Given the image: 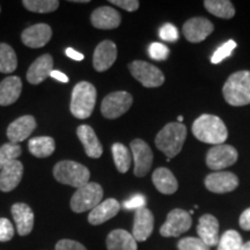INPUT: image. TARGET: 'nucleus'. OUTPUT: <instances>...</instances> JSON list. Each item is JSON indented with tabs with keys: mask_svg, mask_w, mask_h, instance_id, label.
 I'll list each match as a JSON object with an SVG mask.
<instances>
[{
	"mask_svg": "<svg viewBox=\"0 0 250 250\" xmlns=\"http://www.w3.org/2000/svg\"><path fill=\"white\" fill-rule=\"evenodd\" d=\"M192 133L205 144L221 145L228 138L227 127L223 120L214 115H201L192 124Z\"/></svg>",
	"mask_w": 250,
	"mask_h": 250,
	"instance_id": "nucleus-1",
	"label": "nucleus"
},
{
	"mask_svg": "<svg viewBox=\"0 0 250 250\" xmlns=\"http://www.w3.org/2000/svg\"><path fill=\"white\" fill-rule=\"evenodd\" d=\"M187 139L186 125L173 122L165 125L155 137V146L165 153L168 159L174 158L182 151L183 144Z\"/></svg>",
	"mask_w": 250,
	"mask_h": 250,
	"instance_id": "nucleus-2",
	"label": "nucleus"
},
{
	"mask_svg": "<svg viewBox=\"0 0 250 250\" xmlns=\"http://www.w3.org/2000/svg\"><path fill=\"white\" fill-rule=\"evenodd\" d=\"M223 94L226 102L233 107L250 104V71H237L228 77Z\"/></svg>",
	"mask_w": 250,
	"mask_h": 250,
	"instance_id": "nucleus-3",
	"label": "nucleus"
},
{
	"mask_svg": "<svg viewBox=\"0 0 250 250\" xmlns=\"http://www.w3.org/2000/svg\"><path fill=\"white\" fill-rule=\"evenodd\" d=\"M96 95V88L92 83L87 81L78 83L72 92L71 114L78 120L88 118L95 107Z\"/></svg>",
	"mask_w": 250,
	"mask_h": 250,
	"instance_id": "nucleus-4",
	"label": "nucleus"
},
{
	"mask_svg": "<svg viewBox=\"0 0 250 250\" xmlns=\"http://www.w3.org/2000/svg\"><path fill=\"white\" fill-rule=\"evenodd\" d=\"M54 176L59 183L79 189L89 182L90 173L86 166L79 162L62 160L55 166Z\"/></svg>",
	"mask_w": 250,
	"mask_h": 250,
	"instance_id": "nucleus-5",
	"label": "nucleus"
},
{
	"mask_svg": "<svg viewBox=\"0 0 250 250\" xmlns=\"http://www.w3.org/2000/svg\"><path fill=\"white\" fill-rule=\"evenodd\" d=\"M103 198V189L99 183L88 182L86 186L77 189L71 198V210L76 213H83L95 208Z\"/></svg>",
	"mask_w": 250,
	"mask_h": 250,
	"instance_id": "nucleus-6",
	"label": "nucleus"
},
{
	"mask_svg": "<svg viewBox=\"0 0 250 250\" xmlns=\"http://www.w3.org/2000/svg\"><path fill=\"white\" fill-rule=\"evenodd\" d=\"M132 77L146 88H154L165 83L164 73L154 65L144 61H134L129 65Z\"/></svg>",
	"mask_w": 250,
	"mask_h": 250,
	"instance_id": "nucleus-7",
	"label": "nucleus"
},
{
	"mask_svg": "<svg viewBox=\"0 0 250 250\" xmlns=\"http://www.w3.org/2000/svg\"><path fill=\"white\" fill-rule=\"evenodd\" d=\"M132 103L133 98L130 93L123 92V90L110 93L103 99L101 112L108 120H115L129 110Z\"/></svg>",
	"mask_w": 250,
	"mask_h": 250,
	"instance_id": "nucleus-8",
	"label": "nucleus"
},
{
	"mask_svg": "<svg viewBox=\"0 0 250 250\" xmlns=\"http://www.w3.org/2000/svg\"><path fill=\"white\" fill-rule=\"evenodd\" d=\"M192 225L191 215L182 208H174L167 215L166 223L160 228L164 237H176L188 232Z\"/></svg>",
	"mask_w": 250,
	"mask_h": 250,
	"instance_id": "nucleus-9",
	"label": "nucleus"
},
{
	"mask_svg": "<svg viewBox=\"0 0 250 250\" xmlns=\"http://www.w3.org/2000/svg\"><path fill=\"white\" fill-rule=\"evenodd\" d=\"M239 154L233 146L221 144L208 149L206 154V165L212 170H223L237 161Z\"/></svg>",
	"mask_w": 250,
	"mask_h": 250,
	"instance_id": "nucleus-10",
	"label": "nucleus"
},
{
	"mask_svg": "<svg viewBox=\"0 0 250 250\" xmlns=\"http://www.w3.org/2000/svg\"><path fill=\"white\" fill-rule=\"evenodd\" d=\"M134 162V175L144 177L151 169L153 164V152L147 143L142 139H134L130 145Z\"/></svg>",
	"mask_w": 250,
	"mask_h": 250,
	"instance_id": "nucleus-11",
	"label": "nucleus"
},
{
	"mask_svg": "<svg viewBox=\"0 0 250 250\" xmlns=\"http://www.w3.org/2000/svg\"><path fill=\"white\" fill-rule=\"evenodd\" d=\"M204 184L213 193L232 192L239 187V177L230 171H215L205 177Z\"/></svg>",
	"mask_w": 250,
	"mask_h": 250,
	"instance_id": "nucleus-12",
	"label": "nucleus"
},
{
	"mask_svg": "<svg viewBox=\"0 0 250 250\" xmlns=\"http://www.w3.org/2000/svg\"><path fill=\"white\" fill-rule=\"evenodd\" d=\"M183 35L191 43L203 42L206 37L211 35L214 30L213 23L206 18H192L189 19L183 24Z\"/></svg>",
	"mask_w": 250,
	"mask_h": 250,
	"instance_id": "nucleus-13",
	"label": "nucleus"
},
{
	"mask_svg": "<svg viewBox=\"0 0 250 250\" xmlns=\"http://www.w3.org/2000/svg\"><path fill=\"white\" fill-rule=\"evenodd\" d=\"M117 58V46L111 41H102L96 46L93 56V66L98 72H104L110 68Z\"/></svg>",
	"mask_w": 250,
	"mask_h": 250,
	"instance_id": "nucleus-14",
	"label": "nucleus"
},
{
	"mask_svg": "<svg viewBox=\"0 0 250 250\" xmlns=\"http://www.w3.org/2000/svg\"><path fill=\"white\" fill-rule=\"evenodd\" d=\"M52 29L46 23H37L22 31L21 40L23 44L33 49H39L48 44L51 40Z\"/></svg>",
	"mask_w": 250,
	"mask_h": 250,
	"instance_id": "nucleus-15",
	"label": "nucleus"
},
{
	"mask_svg": "<svg viewBox=\"0 0 250 250\" xmlns=\"http://www.w3.org/2000/svg\"><path fill=\"white\" fill-rule=\"evenodd\" d=\"M154 228V215L148 208H143L134 213L132 236L137 242H144L151 236Z\"/></svg>",
	"mask_w": 250,
	"mask_h": 250,
	"instance_id": "nucleus-16",
	"label": "nucleus"
},
{
	"mask_svg": "<svg viewBox=\"0 0 250 250\" xmlns=\"http://www.w3.org/2000/svg\"><path fill=\"white\" fill-rule=\"evenodd\" d=\"M36 129V120L31 115H24L12 122L7 127L9 143L19 144L26 140Z\"/></svg>",
	"mask_w": 250,
	"mask_h": 250,
	"instance_id": "nucleus-17",
	"label": "nucleus"
},
{
	"mask_svg": "<svg viewBox=\"0 0 250 250\" xmlns=\"http://www.w3.org/2000/svg\"><path fill=\"white\" fill-rule=\"evenodd\" d=\"M54 71V58L51 55L45 54L40 56L27 71V80L31 85H39L48 79Z\"/></svg>",
	"mask_w": 250,
	"mask_h": 250,
	"instance_id": "nucleus-18",
	"label": "nucleus"
},
{
	"mask_svg": "<svg viewBox=\"0 0 250 250\" xmlns=\"http://www.w3.org/2000/svg\"><path fill=\"white\" fill-rule=\"evenodd\" d=\"M197 234L199 239L206 246L211 247L218 246L219 243V221L212 214H204L199 218L198 226H197Z\"/></svg>",
	"mask_w": 250,
	"mask_h": 250,
	"instance_id": "nucleus-19",
	"label": "nucleus"
},
{
	"mask_svg": "<svg viewBox=\"0 0 250 250\" xmlns=\"http://www.w3.org/2000/svg\"><path fill=\"white\" fill-rule=\"evenodd\" d=\"M121 21V14L110 6L96 8L90 15V22L98 29H115L120 26Z\"/></svg>",
	"mask_w": 250,
	"mask_h": 250,
	"instance_id": "nucleus-20",
	"label": "nucleus"
},
{
	"mask_svg": "<svg viewBox=\"0 0 250 250\" xmlns=\"http://www.w3.org/2000/svg\"><path fill=\"white\" fill-rule=\"evenodd\" d=\"M12 215L17 225V229L19 235L26 236L30 234L34 228V212L30 208L29 205L24 204V203H15L11 208Z\"/></svg>",
	"mask_w": 250,
	"mask_h": 250,
	"instance_id": "nucleus-21",
	"label": "nucleus"
},
{
	"mask_svg": "<svg viewBox=\"0 0 250 250\" xmlns=\"http://www.w3.org/2000/svg\"><path fill=\"white\" fill-rule=\"evenodd\" d=\"M23 175V165L19 160L9 162L0 170V190L9 192L21 182Z\"/></svg>",
	"mask_w": 250,
	"mask_h": 250,
	"instance_id": "nucleus-22",
	"label": "nucleus"
},
{
	"mask_svg": "<svg viewBox=\"0 0 250 250\" xmlns=\"http://www.w3.org/2000/svg\"><path fill=\"white\" fill-rule=\"evenodd\" d=\"M77 134L78 138L83 144V148H85L87 156L92 159L101 158L103 153L102 145L92 126L86 124L80 125L77 129Z\"/></svg>",
	"mask_w": 250,
	"mask_h": 250,
	"instance_id": "nucleus-23",
	"label": "nucleus"
},
{
	"mask_svg": "<svg viewBox=\"0 0 250 250\" xmlns=\"http://www.w3.org/2000/svg\"><path fill=\"white\" fill-rule=\"evenodd\" d=\"M121 210L120 202L116 201L115 198L105 199L100 203L95 208H93L89 212L88 215V223L93 226H98L105 221L110 220L115 215H117Z\"/></svg>",
	"mask_w": 250,
	"mask_h": 250,
	"instance_id": "nucleus-24",
	"label": "nucleus"
},
{
	"mask_svg": "<svg viewBox=\"0 0 250 250\" xmlns=\"http://www.w3.org/2000/svg\"><path fill=\"white\" fill-rule=\"evenodd\" d=\"M22 90V81L19 77H7L0 83V105L13 104L20 98Z\"/></svg>",
	"mask_w": 250,
	"mask_h": 250,
	"instance_id": "nucleus-25",
	"label": "nucleus"
},
{
	"mask_svg": "<svg viewBox=\"0 0 250 250\" xmlns=\"http://www.w3.org/2000/svg\"><path fill=\"white\" fill-rule=\"evenodd\" d=\"M152 181L158 191L164 195H173L179 189V182L176 177L168 168L160 167L155 169L152 175Z\"/></svg>",
	"mask_w": 250,
	"mask_h": 250,
	"instance_id": "nucleus-26",
	"label": "nucleus"
},
{
	"mask_svg": "<svg viewBox=\"0 0 250 250\" xmlns=\"http://www.w3.org/2000/svg\"><path fill=\"white\" fill-rule=\"evenodd\" d=\"M108 250H137V241L125 229H114L107 236Z\"/></svg>",
	"mask_w": 250,
	"mask_h": 250,
	"instance_id": "nucleus-27",
	"label": "nucleus"
},
{
	"mask_svg": "<svg viewBox=\"0 0 250 250\" xmlns=\"http://www.w3.org/2000/svg\"><path fill=\"white\" fill-rule=\"evenodd\" d=\"M28 148L36 158H48L55 152L56 143L51 137H36L29 140Z\"/></svg>",
	"mask_w": 250,
	"mask_h": 250,
	"instance_id": "nucleus-28",
	"label": "nucleus"
},
{
	"mask_svg": "<svg viewBox=\"0 0 250 250\" xmlns=\"http://www.w3.org/2000/svg\"><path fill=\"white\" fill-rule=\"evenodd\" d=\"M205 8L211 14L221 19H232L235 15V8L229 0H205Z\"/></svg>",
	"mask_w": 250,
	"mask_h": 250,
	"instance_id": "nucleus-29",
	"label": "nucleus"
},
{
	"mask_svg": "<svg viewBox=\"0 0 250 250\" xmlns=\"http://www.w3.org/2000/svg\"><path fill=\"white\" fill-rule=\"evenodd\" d=\"M111 152L117 170L122 174L126 173L130 169L131 162H132V156H131L129 148L123 145V144L116 143L112 145Z\"/></svg>",
	"mask_w": 250,
	"mask_h": 250,
	"instance_id": "nucleus-30",
	"label": "nucleus"
},
{
	"mask_svg": "<svg viewBox=\"0 0 250 250\" xmlns=\"http://www.w3.org/2000/svg\"><path fill=\"white\" fill-rule=\"evenodd\" d=\"M18 67V58L14 49L6 43H0V72L12 73Z\"/></svg>",
	"mask_w": 250,
	"mask_h": 250,
	"instance_id": "nucleus-31",
	"label": "nucleus"
},
{
	"mask_svg": "<svg viewBox=\"0 0 250 250\" xmlns=\"http://www.w3.org/2000/svg\"><path fill=\"white\" fill-rule=\"evenodd\" d=\"M245 243L242 241V237L239 232L234 229L226 230L220 236L218 243V250H242Z\"/></svg>",
	"mask_w": 250,
	"mask_h": 250,
	"instance_id": "nucleus-32",
	"label": "nucleus"
},
{
	"mask_svg": "<svg viewBox=\"0 0 250 250\" xmlns=\"http://www.w3.org/2000/svg\"><path fill=\"white\" fill-rule=\"evenodd\" d=\"M22 5L35 13H51L59 7L58 0H23Z\"/></svg>",
	"mask_w": 250,
	"mask_h": 250,
	"instance_id": "nucleus-33",
	"label": "nucleus"
},
{
	"mask_svg": "<svg viewBox=\"0 0 250 250\" xmlns=\"http://www.w3.org/2000/svg\"><path fill=\"white\" fill-rule=\"evenodd\" d=\"M22 153L20 145L19 144L7 143L0 147V170L8 165L9 162L18 160L19 156Z\"/></svg>",
	"mask_w": 250,
	"mask_h": 250,
	"instance_id": "nucleus-34",
	"label": "nucleus"
},
{
	"mask_svg": "<svg viewBox=\"0 0 250 250\" xmlns=\"http://www.w3.org/2000/svg\"><path fill=\"white\" fill-rule=\"evenodd\" d=\"M236 48V42L233 40L227 41L225 44H223L220 48L217 49V51L214 52L213 56L211 58V62L212 64H219L220 62H223L224 59H226L227 57H229L232 55L233 50Z\"/></svg>",
	"mask_w": 250,
	"mask_h": 250,
	"instance_id": "nucleus-35",
	"label": "nucleus"
},
{
	"mask_svg": "<svg viewBox=\"0 0 250 250\" xmlns=\"http://www.w3.org/2000/svg\"><path fill=\"white\" fill-rule=\"evenodd\" d=\"M179 250H210V247L206 246L199 237H184L177 243Z\"/></svg>",
	"mask_w": 250,
	"mask_h": 250,
	"instance_id": "nucleus-36",
	"label": "nucleus"
},
{
	"mask_svg": "<svg viewBox=\"0 0 250 250\" xmlns=\"http://www.w3.org/2000/svg\"><path fill=\"white\" fill-rule=\"evenodd\" d=\"M148 55L149 57L152 59H155V61H166L168 58V56H169V49L162 44V43L154 42L149 45Z\"/></svg>",
	"mask_w": 250,
	"mask_h": 250,
	"instance_id": "nucleus-37",
	"label": "nucleus"
},
{
	"mask_svg": "<svg viewBox=\"0 0 250 250\" xmlns=\"http://www.w3.org/2000/svg\"><path fill=\"white\" fill-rule=\"evenodd\" d=\"M14 227L6 218H0V242H8L14 236Z\"/></svg>",
	"mask_w": 250,
	"mask_h": 250,
	"instance_id": "nucleus-38",
	"label": "nucleus"
},
{
	"mask_svg": "<svg viewBox=\"0 0 250 250\" xmlns=\"http://www.w3.org/2000/svg\"><path fill=\"white\" fill-rule=\"evenodd\" d=\"M159 36L161 40L167 42H175L179 40V30L171 23H166L159 30Z\"/></svg>",
	"mask_w": 250,
	"mask_h": 250,
	"instance_id": "nucleus-39",
	"label": "nucleus"
},
{
	"mask_svg": "<svg viewBox=\"0 0 250 250\" xmlns=\"http://www.w3.org/2000/svg\"><path fill=\"white\" fill-rule=\"evenodd\" d=\"M146 205V198L145 196L140 195H134L131 197L130 199H127V201H125L123 203V208H126V210H139V208H145Z\"/></svg>",
	"mask_w": 250,
	"mask_h": 250,
	"instance_id": "nucleus-40",
	"label": "nucleus"
},
{
	"mask_svg": "<svg viewBox=\"0 0 250 250\" xmlns=\"http://www.w3.org/2000/svg\"><path fill=\"white\" fill-rule=\"evenodd\" d=\"M56 250H87L86 247L80 242L70 239H62L57 242Z\"/></svg>",
	"mask_w": 250,
	"mask_h": 250,
	"instance_id": "nucleus-41",
	"label": "nucleus"
},
{
	"mask_svg": "<svg viewBox=\"0 0 250 250\" xmlns=\"http://www.w3.org/2000/svg\"><path fill=\"white\" fill-rule=\"evenodd\" d=\"M110 4L116 5L127 12L137 11L140 5L138 0H110Z\"/></svg>",
	"mask_w": 250,
	"mask_h": 250,
	"instance_id": "nucleus-42",
	"label": "nucleus"
},
{
	"mask_svg": "<svg viewBox=\"0 0 250 250\" xmlns=\"http://www.w3.org/2000/svg\"><path fill=\"white\" fill-rule=\"evenodd\" d=\"M239 223L242 229L250 230V208L242 212V214L240 215Z\"/></svg>",
	"mask_w": 250,
	"mask_h": 250,
	"instance_id": "nucleus-43",
	"label": "nucleus"
},
{
	"mask_svg": "<svg viewBox=\"0 0 250 250\" xmlns=\"http://www.w3.org/2000/svg\"><path fill=\"white\" fill-rule=\"evenodd\" d=\"M65 52H66V56L68 58L73 59V61H76V62H81V61H83V58H85L83 54H80V52L76 51V50H73L72 48H67Z\"/></svg>",
	"mask_w": 250,
	"mask_h": 250,
	"instance_id": "nucleus-44",
	"label": "nucleus"
},
{
	"mask_svg": "<svg viewBox=\"0 0 250 250\" xmlns=\"http://www.w3.org/2000/svg\"><path fill=\"white\" fill-rule=\"evenodd\" d=\"M50 77L54 78V79L61 81V83H68V78L66 74H64L61 71H57V70H54L51 72V74H50Z\"/></svg>",
	"mask_w": 250,
	"mask_h": 250,
	"instance_id": "nucleus-45",
	"label": "nucleus"
},
{
	"mask_svg": "<svg viewBox=\"0 0 250 250\" xmlns=\"http://www.w3.org/2000/svg\"><path fill=\"white\" fill-rule=\"evenodd\" d=\"M242 250H250V241H248L247 243H245V245H243Z\"/></svg>",
	"mask_w": 250,
	"mask_h": 250,
	"instance_id": "nucleus-46",
	"label": "nucleus"
},
{
	"mask_svg": "<svg viewBox=\"0 0 250 250\" xmlns=\"http://www.w3.org/2000/svg\"><path fill=\"white\" fill-rule=\"evenodd\" d=\"M177 121H179V123H182V122H183V117H182V116H179V117H177Z\"/></svg>",
	"mask_w": 250,
	"mask_h": 250,
	"instance_id": "nucleus-47",
	"label": "nucleus"
},
{
	"mask_svg": "<svg viewBox=\"0 0 250 250\" xmlns=\"http://www.w3.org/2000/svg\"><path fill=\"white\" fill-rule=\"evenodd\" d=\"M0 11H1V8H0Z\"/></svg>",
	"mask_w": 250,
	"mask_h": 250,
	"instance_id": "nucleus-48",
	"label": "nucleus"
}]
</instances>
